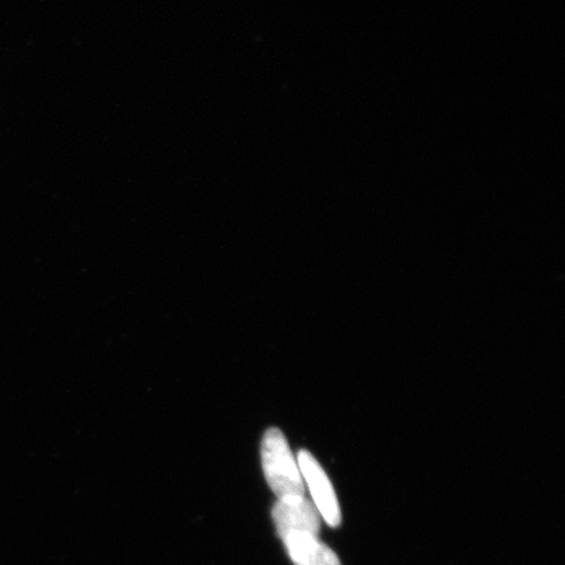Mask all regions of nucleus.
I'll use <instances>...</instances> for the list:
<instances>
[{"label":"nucleus","mask_w":565,"mask_h":565,"mask_svg":"<svg viewBox=\"0 0 565 565\" xmlns=\"http://www.w3.org/2000/svg\"><path fill=\"white\" fill-rule=\"evenodd\" d=\"M263 466L268 486L278 499L306 497V486L286 436L278 428L267 429L264 436Z\"/></svg>","instance_id":"f257e3e1"},{"label":"nucleus","mask_w":565,"mask_h":565,"mask_svg":"<svg viewBox=\"0 0 565 565\" xmlns=\"http://www.w3.org/2000/svg\"><path fill=\"white\" fill-rule=\"evenodd\" d=\"M273 519L280 539L291 533L318 535L321 515L306 497H288L278 500L273 510Z\"/></svg>","instance_id":"7ed1b4c3"},{"label":"nucleus","mask_w":565,"mask_h":565,"mask_svg":"<svg viewBox=\"0 0 565 565\" xmlns=\"http://www.w3.org/2000/svg\"><path fill=\"white\" fill-rule=\"evenodd\" d=\"M298 465L302 479L306 480L308 489L312 493L313 504L321 519L331 527L341 525V508H339L334 487L331 484L327 472L308 450L300 451Z\"/></svg>","instance_id":"f03ea898"},{"label":"nucleus","mask_w":565,"mask_h":565,"mask_svg":"<svg viewBox=\"0 0 565 565\" xmlns=\"http://www.w3.org/2000/svg\"><path fill=\"white\" fill-rule=\"evenodd\" d=\"M289 557L295 565H342L333 550L307 533H291L281 536Z\"/></svg>","instance_id":"20e7f679"}]
</instances>
